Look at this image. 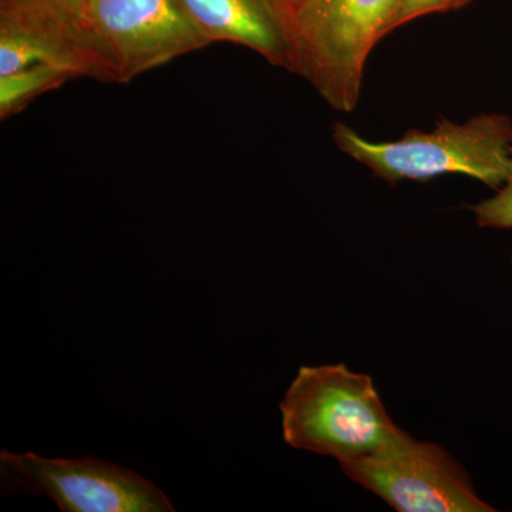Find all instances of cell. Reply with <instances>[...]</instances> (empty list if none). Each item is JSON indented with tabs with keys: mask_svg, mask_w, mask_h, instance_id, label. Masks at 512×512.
Masks as SVG:
<instances>
[{
	"mask_svg": "<svg viewBox=\"0 0 512 512\" xmlns=\"http://www.w3.org/2000/svg\"><path fill=\"white\" fill-rule=\"evenodd\" d=\"M279 410L288 446L339 464L375 453L399 430L372 377L343 363L302 366Z\"/></svg>",
	"mask_w": 512,
	"mask_h": 512,
	"instance_id": "1",
	"label": "cell"
},
{
	"mask_svg": "<svg viewBox=\"0 0 512 512\" xmlns=\"http://www.w3.org/2000/svg\"><path fill=\"white\" fill-rule=\"evenodd\" d=\"M333 138L343 153L390 184L461 174L500 190L510 173L512 121L501 114H481L464 124L443 119L429 133L410 130L386 143H373L338 123Z\"/></svg>",
	"mask_w": 512,
	"mask_h": 512,
	"instance_id": "2",
	"label": "cell"
},
{
	"mask_svg": "<svg viewBox=\"0 0 512 512\" xmlns=\"http://www.w3.org/2000/svg\"><path fill=\"white\" fill-rule=\"evenodd\" d=\"M399 0H292L298 73L333 109L349 113L362 92L367 57L389 33Z\"/></svg>",
	"mask_w": 512,
	"mask_h": 512,
	"instance_id": "3",
	"label": "cell"
},
{
	"mask_svg": "<svg viewBox=\"0 0 512 512\" xmlns=\"http://www.w3.org/2000/svg\"><path fill=\"white\" fill-rule=\"evenodd\" d=\"M77 29L106 83L131 82L212 45L181 0H89Z\"/></svg>",
	"mask_w": 512,
	"mask_h": 512,
	"instance_id": "4",
	"label": "cell"
},
{
	"mask_svg": "<svg viewBox=\"0 0 512 512\" xmlns=\"http://www.w3.org/2000/svg\"><path fill=\"white\" fill-rule=\"evenodd\" d=\"M2 494L47 497L62 512H174L156 484L97 458H46L0 451Z\"/></svg>",
	"mask_w": 512,
	"mask_h": 512,
	"instance_id": "5",
	"label": "cell"
},
{
	"mask_svg": "<svg viewBox=\"0 0 512 512\" xmlns=\"http://www.w3.org/2000/svg\"><path fill=\"white\" fill-rule=\"evenodd\" d=\"M350 480L400 512H491L464 467L437 444L400 429L369 456L340 464Z\"/></svg>",
	"mask_w": 512,
	"mask_h": 512,
	"instance_id": "6",
	"label": "cell"
},
{
	"mask_svg": "<svg viewBox=\"0 0 512 512\" xmlns=\"http://www.w3.org/2000/svg\"><path fill=\"white\" fill-rule=\"evenodd\" d=\"M211 43L248 47L274 66L298 73L292 0H181Z\"/></svg>",
	"mask_w": 512,
	"mask_h": 512,
	"instance_id": "7",
	"label": "cell"
},
{
	"mask_svg": "<svg viewBox=\"0 0 512 512\" xmlns=\"http://www.w3.org/2000/svg\"><path fill=\"white\" fill-rule=\"evenodd\" d=\"M76 77L72 70L52 64H39L0 77V117L9 119L37 97L59 89Z\"/></svg>",
	"mask_w": 512,
	"mask_h": 512,
	"instance_id": "8",
	"label": "cell"
},
{
	"mask_svg": "<svg viewBox=\"0 0 512 512\" xmlns=\"http://www.w3.org/2000/svg\"><path fill=\"white\" fill-rule=\"evenodd\" d=\"M477 224L483 228L512 229V151L507 181L493 198L471 207Z\"/></svg>",
	"mask_w": 512,
	"mask_h": 512,
	"instance_id": "9",
	"label": "cell"
},
{
	"mask_svg": "<svg viewBox=\"0 0 512 512\" xmlns=\"http://www.w3.org/2000/svg\"><path fill=\"white\" fill-rule=\"evenodd\" d=\"M470 2H473V0H399L392 20H390L389 33L404 25V23L412 22L414 19L421 18V16L460 9Z\"/></svg>",
	"mask_w": 512,
	"mask_h": 512,
	"instance_id": "10",
	"label": "cell"
},
{
	"mask_svg": "<svg viewBox=\"0 0 512 512\" xmlns=\"http://www.w3.org/2000/svg\"><path fill=\"white\" fill-rule=\"evenodd\" d=\"M32 8L42 10L60 22L76 26L89 0H19Z\"/></svg>",
	"mask_w": 512,
	"mask_h": 512,
	"instance_id": "11",
	"label": "cell"
}]
</instances>
